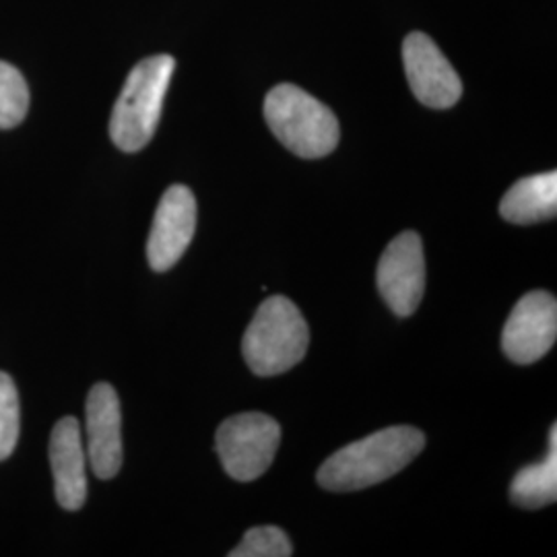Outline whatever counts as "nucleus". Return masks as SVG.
<instances>
[{
  "label": "nucleus",
  "instance_id": "obj_6",
  "mask_svg": "<svg viewBox=\"0 0 557 557\" xmlns=\"http://www.w3.org/2000/svg\"><path fill=\"white\" fill-rule=\"evenodd\" d=\"M380 296L398 319L411 317L425 292V259L416 232H403L382 252L379 262Z\"/></svg>",
  "mask_w": 557,
  "mask_h": 557
},
{
  "label": "nucleus",
  "instance_id": "obj_16",
  "mask_svg": "<svg viewBox=\"0 0 557 557\" xmlns=\"http://www.w3.org/2000/svg\"><path fill=\"white\" fill-rule=\"evenodd\" d=\"M292 554V543L278 527H255L230 552V557H289Z\"/></svg>",
  "mask_w": 557,
  "mask_h": 557
},
{
  "label": "nucleus",
  "instance_id": "obj_15",
  "mask_svg": "<svg viewBox=\"0 0 557 557\" xmlns=\"http://www.w3.org/2000/svg\"><path fill=\"white\" fill-rule=\"evenodd\" d=\"M20 440V395L13 379L0 372V460L11 457Z\"/></svg>",
  "mask_w": 557,
  "mask_h": 557
},
{
  "label": "nucleus",
  "instance_id": "obj_3",
  "mask_svg": "<svg viewBox=\"0 0 557 557\" xmlns=\"http://www.w3.org/2000/svg\"><path fill=\"white\" fill-rule=\"evenodd\" d=\"M310 343L308 324L292 299H264L246 329L242 354L257 376H277L306 358Z\"/></svg>",
  "mask_w": 557,
  "mask_h": 557
},
{
  "label": "nucleus",
  "instance_id": "obj_11",
  "mask_svg": "<svg viewBox=\"0 0 557 557\" xmlns=\"http://www.w3.org/2000/svg\"><path fill=\"white\" fill-rule=\"evenodd\" d=\"M48 455L60 506L64 510H79L87 498V453L77 419L69 416L54 425Z\"/></svg>",
  "mask_w": 557,
  "mask_h": 557
},
{
  "label": "nucleus",
  "instance_id": "obj_7",
  "mask_svg": "<svg viewBox=\"0 0 557 557\" xmlns=\"http://www.w3.org/2000/svg\"><path fill=\"white\" fill-rule=\"evenodd\" d=\"M557 337V301L549 292H531L520 298L506 320L502 349L518 366L535 363L554 347Z\"/></svg>",
  "mask_w": 557,
  "mask_h": 557
},
{
  "label": "nucleus",
  "instance_id": "obj_14",
  "mask_svg": "<svg viewBox=\"0 0 557 557\" xmlns=\"http://www.w3.org/2000/svg\"><path fill=\"white\" fill-rule=\"evenodd\" d=\"M29 89L20 71L0 60V128H13L25 119Z\"/></svg>",
  "mask_w": 557,
  "mask_h": 557
},
{
  "label": "nucleus",
  "instance_id": "obj_13",
  "mask_svg": "<svg viewBox=\"0 0 557 557\" xmlns=\"http://www.w3.org/2000/svg\"><path fill=\"white\" fill-rule=\"evenodd\" d=\"M557 498V425L552 428V450L537 465L518 471L510 485V499L527 510H537Z\"/></svg>",
  "mask_w": 557,
  "mask_h": 557
},
{
  "label": "nucleus",
  "instance_id": "obj_5",
  "mask_svg": "<svg viewBox=\"0 0 557 557\" xmlns=\"http://www.w3.org/2000/svg\"><path fill=\"white\" fill-rule=\"evenodd\" d=\"M281 444V425L264 413H239L225 419L215 448L225 473L236 481H255L269 471Z\"/></svg>",
  "mask_w": 557,
  "mask_h": 557
},
{
  "label": "nucleus",
  "instance_id": "obj_1",
  "mask_svg": "<svg viewBox=\"0 0 557 557\" xmlns=\"http://www.w3.org/2000/svg\"><path fill=\"white\" fill-rule=\"evenodd\" d=\"M425 436L418 428L395 425L337 450L320 467V485L329 492H358L400 473L421 455Z\"/></svg>",
  "mask_w": 557,
  "mask_h": 557
},
{
  "label": "nucleus",
  "instance_id": "obj_4",
  "mask_svg": "<svg viewBox=\"0 0 557 557\" xmlns=\"http://www.w3.org/2000/svg\"><path fill=\"white\" fill-rule=\"evenodd\" d=\"M264 120L275 137L304 160L326 158L337 149L341 133L335 112L292 83L269 91Z\"/></svg>",
  "mask_w": 557,
  "mask_h": 557
},
{
  "label": "nucleus",
  "instance_id": "obj_9",
  "mask_svg": "<svg viewBox=\"0 0 557 557\" xmlns=\"http://www.w3.org/2000/svg\"><path fill=\"white\" fill-rule=\"evenodd\" d=\"M197 232V199L190 188L174 184L161 197L151 234L147 239V259L153 271H170L186 252Z\"/></svg>",
  "mask_w": 557,
  "mask_h": 557
},
{
  "label": "nucleus",
  "instance_id": "obj_8",
  "mask_svg": "<svg viewBox=\"0 0 557 557\" xmlns=\"http://www.w3.org/2000/svg\"><path fill=\"white\" fill-rule=\"evenodd\" d=\"M405 73L413 96L434 110L453 108L462 96V81L430 36L413 32L403 41Z\"/></svg>",
  "mask_w": 557,
  "mask_h": 557
},
{
  "label": "nucleus",
  "instance_id": "obj_2",
  "mask_svg": "<svg viewBox=\"0 0 557 557\" xmlns=\"http://www.w3.org/2000/svg\"><path fill=\"white\" fill-rule=\"evenodd\" d=\"M174 69L176 60L158 54L140 60L126 77L110 119V137L122 151L137 153L153 139Z\"/></svg>",
  "mask_w": 557,
  "mask_h": 557
},
{
  "label": "nucleus",
  "instance_id": "obj_10",
  "mask_svg": "<svg viewBox=\"0 0 557 557\" xmlns=\"http://www.w3.org/2000/svg\"><path fill=\"white\" fill-rule=\"evenodd\" d=\"M87 460L98 479L119 475L122 467V411L112 384L98 382L87 397Z\"/></svg>",
  "mask_w": 557,
  "mask_h": 557
},
{
  "label": "nucleus",
  "instance_id": "obj_12",
  "mask_svg": "<svg viewBox=\"0 0 557 557\" xmlns=\"http://www.w3.org/2000/svg\"><path fill=\"white\" fill-rule=\"evenodd\" d=\"M502 218L517 225L554 220L557 213V174L545 172L518 180L499 202Z\"/></svg>",
  "mask_w": 557,
  "mask_h": 557
}]
</instances>
